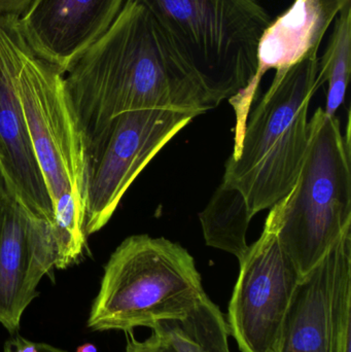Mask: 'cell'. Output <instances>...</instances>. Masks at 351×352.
I'll list each match as a JSON object with an SVG mask.
<instances>
[{"mask_svg":"<svg viewBox=\"0 0 351 352\" xmlns=\"http://www.w3.org/2000/svg\"><path fill=\"white\" fill-rule=\"evenodd\" d=\"M84 146L113 118L140 109L202 115L220 104L154 16L127 0L109 30L66 72Z\"/></svg>","mask_w":351,"mask_h":352,"instance_id":"6da1fadb","label":"cell"},{"mask_svg":"<svg viewBox=\"0 0 351 352\" xmlns=\"http://www.w3.org/2000/svg\"><path fill=\"white\" fill-rule=\"evenodd\" d=\"M16 91L29 136L53 203L57 269L84 252L87 154L64 88V74L39 58L24 36L18 43Z\"/></svg>","mask_w":351,"mask_h":352,"instance_id":"7a4b0ae2","label":"cell"},{"mask_svg":"<svg viewBox=\"0 0 351 352\" xmlns=\"http://www.w3.org/2000/svg\"><path fill=\"white\" fill-rule=\"evenodd\" d=\"M319 52L286 69L276 70L271 86L251 117L222 182L236 188L249 215L270 209L292 190L308 146V109L321 87Z\"/></svg>","mask_w":351,"mask_h":352,"instance_id":"3957f363","label":"cell"},{"mask_svg":"<svg viewBox=\"0 0 351 352\" xmlns=\"http://www.w3.org/2000/svg\"><path fill=\"white\" fill-rule=\"evenodd\" d=\"M208 296L195 260L181 244L146 234L126 238L105 265L88 327L132 333L187 318Z\"/></svg>","mask_w":351,"mask_h":352,"instance_id":"277c9868","label":"cell"},{"mask_svg":"<svg viewBox=\"0 0 351 352\" xmlns=\"http://www.w3.org/2000/svg\"><path fill=\"white\" fill-rule=\"evenodd\" d=\"M308 146L292 190L278 204V237L308 272L351 227L350 118L346 133L319 107L308 122Z\"/></svg>","mask_w":351,"mask_h":352,"instance_id":"5b68a950","label":"cell"},{"mask_svg":"<svg viewBox=\"0 0 351 352\" xmlns=\"http://www.w3.org/2000/svg\"><path fill=\"white\" fill-rule=\"evenodd\" d=\"M223 102L249 87L271 18L259 0H134Z\"/></svg>","mask_w":351,"mask_h":352,"instance_id":"8992f818","label":"cell"},{"mask_svg":"<svg viewBox=\"0 0 351 352\" xmlns=\"http://www.w3.org/2000/svg\"><path fill=\"white\" fill-rule=\"evenodd\" d=\"M196 117L172 109L127 111L87 144V236L109 223L132 182Z\"/></svg>","mask_w":351,"mask_h":352,"instance_id":"52a82bcc","label":"cell"},{"mask_svg":"<svg viewBox=\"0 0 351 352\" xmlns=\"http://www.w3.org/2000/svg\"><path fill=\"white\" fill-rule=\"evenodd\" d=\"M239 266L226 320L229 334L241 352H274L302 276L280 243L275 206Z\"/></svg>","mask_w":351,"mask_h":352,"instance_id":"ba28073f","label":"cell"},{"mask_svg":"<svg viewBox=\"0 0 351 352\" xmlns=\"http://www.w3.org/2000/svg\"><path fill=\"white\" fill-rule=\"evenodd\" d=\"M351 227L301 276L274 352H351Z\"/></svg>","mask_w":351,"mask_h":352,"instance_id":"9c48e42d","label":"cell"},{"mask_svg":"<svg viewBox=\"0 0 351 352\" xmlns=\"http://www.w3.org/2000/svg\"><path fill=\"white\" fill-rule=\"evenodd\" d=\"M52 223L27 208L5 186L0 188V324L10 334L38 296L45 275L57 268Z\"/></svg>","mask_w":351,"mask_h":352,"instance_id":"30bf717a","label":"cell"},{"mask_svg":"<svg viewBox=\"0 0 351 352\" xmlns=\"http://www.w3.org/2000/svg\"><path fill=\"white\" fill-rule=\"evenodd\" d=\"M19 16L0 14V173L27 208L53 225V203L29 136L16 91Z\"/></svg>","mask_w":351,"mask_h":352,"instance_id":"8fae6325","label":"cell"},{"mask_svg":"<svg viewBox=\"0 0 351 352\" xmlns=\"http://www.w3.org/2000/svg\"><path fill=\"white\" fill-rule=\"evenodd\" d=\"M125 0H33L19 18L33 52L62 74L113 24Z\"/></svg>","mask_w":351,"mask_h":352,"instance_id":"7c38bea8","label":"cell"},{"mask_svg":"<svg viewBox=\"0 0 351 352\" xmlns=\"http://www.w3.org/2000/svg\"><path fill=\"white\" fill-rule=\"evenodd\" d=\"M351 0H295L293 6L267 27L258 47V67L245 90L229 99L236 116L234 150L240 148L262 78L270 69H286L313 52H319L324 35Z\"/></svg>","mask_w":351,"mask_h":352,"instance_id":"4fadbf2b","label":"cell"},{"mask_svg":"<svg viewBox=\"0 0 351 352\" xmlns=\"http://www.w3.org/2000/svg\"><path fill=\"white\" fill-rule=\"evenodd\" d=\"M199 217L208 246L232 254L238 261L243 258L249 248L247 232L253 217L236 188L222 182Z\"/></svg>","mask_w":351,"mask_h":352,"instance_id":"5bb4252c","label":"cell"},{"mask_svg":"<svg viewBox=\"0 0 351 352\" xmlns=\"http://www.w3.org/2000/svg\"><path fill=\"white\" fill-rule=\"evenodd\" d=\"M152 330L177 352H231L226 318L210 298L183 320L160 322Z\"/></svg>","mask_w":351,"mask_h":352,"instance_id":"9a60e30c","label":"cell"},{"mask_svg":"<svg viewBox=\"0 0 351 352\" xmlns=\"http://www.w3.org/2000/svg\"><path fill=\"white\" fill-rule=\"evenodd\" d=\"M351 72V2L335 19V27L323 57L319 59L317 82H327V103L324 111L336 116L346 101Z\"/></svg>","mask_w":351,"mask_h":352,"instance_id":"2e32d148","label":"cell"},{"mask_svg":"<svg viewBox=\"0 0 351 352\" xmlns=\"http://www.w3.org/2000/svg\"><path fill=\"white\" fill-rule=\"evenodd\" d=\"M125 352H177L171 343L160 333L152 331L150 338L138 341L129 333Z\"/></svg>","mask_w":351,"mask_h":352,"instance_id":"e0dca14e","label":"cell"},{"mask_svg":"<svg viewBox=\"0 0 351 352\" xmlns=\"http://www.w3.org/2000/svg\"><path fill=\"white\" fill-rule=\"evenodd\" d=\"M3 352H67L47 343L32 342L16 335L4 343Z\"/></svg>","mask_w":351,"mask_h":352,"instance_id":"ac0fdd59","label":"cell"},{"mask_svg":"<svg viewBox=\"0 0 351 352\" xmlns=\"http://www.w3.org/2000/svg\"><path fill=\"white\" fill-rule=\"evenodd\" d=\"M32 2L33 0H0V14L20 18Z\"/></svg>","mask_w":351,"mask_h":352,"instance_id":"d6986e66","label":"cell"},{"mask_svg":"<svg viewBox=\"0 0 351 352\" xmlns=\"http://www.w3.org/2000/svg\"><path fill=\"white\" fill-rule=\"evenodd\" d=\"M76 352H97L96 346L91 343H87V344L82 345L76 349Z\"/></svg>","mask_w":351,"mask_h":352,"instance_id":"ffe728a7","label":"cell"},{"mask_svg":"<svg viewBox=\"0 0 351 352\" xmlns=\"http://www.w3.org/2000/svg\"><path fill=\"white\" fill-rule=\"evenodd\" d=\"M4 186L3 180H2L1 173H0V188H1L2 186Z\"/></svg>","mask_w":351,"mask_h":352,"instance_id":"44dd1931","label":"cell"}]
</instances>
